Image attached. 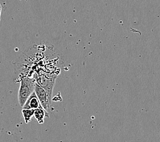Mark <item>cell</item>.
<instances>
[{
  "mask_svg": "<svg viewBox=\"0 0 160 142\" xmlns=\"http://www.w3.org/2000/svg\"><path fill=\"white\" fill-rule=\"evenodd\" d=\"M36 81L34 78L22 77L21 79L20 87L18 90V100L21 107L24 105L26 101L35 90Z\"/></svg>",
  "mask_w": 160,
  "mask_h": 142,
  "instance_id": "1",
  "label": "cell"
},
{
  "mask_svg": "<svg viewBox=\"0 0 160 142\" xmlns=\"http://www.w3.org/2000/svg\"><path fill=\"white\" fill-rule=\"evenodd\" d=\"M35 93L36 94L38 98L39 101L40 102L41 105L44 107L45 110H48L49 107L51 105V98L49 97L47 91L44 90V88L42 87L40 84L36 83L35 86Z\"/></svg>",
  "mask_w": 160,
  "mask_h": 142,
  "instance_id": "2",
  "label": "cell"
},
{
  "mask_svg": "<svg viewBox=\"0 0 160 142\" xmlns=\"http://www.w3.org/2000/svg\"><path fill=\"white\" fill-rule=\"evenodd\" d=\"M34 79H36L38 83L40 84L42 87L44 88V90L47 91V92L48 93L49 97L52 99V93L53 86H54L55 83V79L46 78L45 76H40V77L38 78H37L36 76H35Z\"/></svg>",
  "mask_w": 160,
  "mask_h": 142,
  "instance_id": "3",
  "label": "cell"
},
{
  "mask_svg": "<svg viewBox=\"0 0 160 142\" xmlns=\"http://www.w3.org/2000/svg\"><path fill=\"white\" fill-rule=\"evenodd\" d=\"M41 106L40 102L35 92L29 96V97L27 100L24 105L22 107V109H36Z\"/></svg>",
  "mask_w": 160,
  "mask_h": 142,
  "instance_id": "4",
  "label": "cell"
},
{
  "mask_svg": "<svg viewBox=\"0 0 160 142\" xmlns=\"http://www.w3.org/2000/svg\"><path fill=\"white\" fill-rule=\"evenodd\" d=\"M33 116L35 117L37 122H38L39 124H43L44 122V118L46 117L49 118V115L47 112V111L45 110L44 109V107H42V106L41 105L38 108L35 109Z\"/></svg>",
  "mask_w": 160,
  "mask_h": 142,
  "instance_id": "5",
  "label": "cell"
},
{
  "mask_svg": "<svg viewBox=\"0 0 160 142\" xmlns=\"http://www.w3.org/2000/svg\"><path fill=\"white\" fill-rule=\"evenodd\" d=\"M34 111L35 109H22L21 113L23 117L25 123L28 124L29 122H31L32 118L34 115Z\"/></svg>",
  "mask_w": 160,
  "mask_h": 142,
  "instance_id": "6",
  "label": "cell"
},
{
  "mask_svg": "<svg viewBox=\"0 0 160 142\" xmlns=\"http://www.w3.org/2000/svg\"><path fill=\"white\" fill-rule=\"evenodd\" d=\"M2 6L0 3V18H1V14H2Z\"/></svg>",
  "mask_w": 160,
  "mask_h": 142,
  "instance_id": "7",
  "label": "cell"
},
{
  "mask_svg": "<svg viewBox=\"0 0 160 142\" xmlns=\"http://www.w3.org/2000/svg\"><path fill=\"white\" fill-rule=\"evenodd\" d=\"M0 21H1V18H0Z\"/></svg>",
  "mask_w": 160,
  "mask_h": 142,
  "instance_id": "8",
  "label": "cell"
}]
</instances>
